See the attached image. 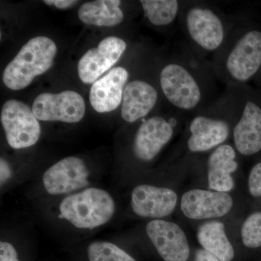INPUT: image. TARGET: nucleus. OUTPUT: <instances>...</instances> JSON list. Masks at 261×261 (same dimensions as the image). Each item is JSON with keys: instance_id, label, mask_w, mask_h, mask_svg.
Segmentation results:
<instances>
[{"instance_id": "obj_1", "label": "nucleus", "mask_w": 261, "mask_h": 261, "mask_svg": "<svg viewBox=\"0 0 261 261\" xmlns=\"http://www.w3.org/2000/svg\"><path fill=\"white\" fill-rule=\"evenodd\" d=\"M216 80L211 61L190 47L180 49L159 72L163 95L173 109L185 115L203 109L219 97Z\"/></svg>"}, {"instance_id": "obj_16", "label": "nucleus", "mask_w": 261, "mask_h": 261, "mask_svg": "<svg viewBox=\"0 0 261 261\" xmlns=\"http://www.w3.org/2000/svg\"><path fill=\"white\" fill-rule=\"evenodd\" d=\"M238 156L232 144L228 142L211 151L206 161L209 190L232 191L235 187L233 175L239 168Z\"/></svg>"}, {"instance_id": "obj_10", "label": "nucleus", "mask_w": 261, "mask_h": 261, "mask_svg": "<svg viewBox=\"0 0 261 261\" xmlns=\"http://www.w3.org/2000/svg\"><path fill=\"white\" fill-rule=\"evenodd\" d=\"M1 123L11 148H29L40 139L42 128L39 120L31 108L21 101L10 99L3 105Z\"/></svg>"}, {"instance_id": "obj_12", "label": "nucleus", "mask_w": 261, "mask_h": 261, "mask_svg": "<svg viewBox=\"0 0 261 261\" xmlns=\"http://www.w3.org/2000/svg\"><path fill=\"white\" fill-rule=\"evenodd\" d=\"M32 111L39 121L75 123L82 121L85 115V102L74 91L43 93L34 99Z\"/></svg>"}, {"instance_id": "obj_18", "label": "nucleus", "mask_w": 261, "mask_h": 261, "mask_svg": "<svg viewBox=\"0 0 261 261\" xmlns=\"http://www.w3.org/2000/svg\"><path fill=\"white\" fill-rule=\"evenodd\" d=\"M159 90L147 81L136 79L127 83L122 100L121 116L128 123L142 121L159 102Z\"/></svg>"}, {"instance_id": "obj_7", "label": "nucleus", "mask_w": 261, "mask_h": 261, "mask_svg": "<svg viewBox=\"0 0 261 261\" xmlns=\"http://www.w3.org/2000/svg\"><path fill=\"white\" fill-rule=\"evenodd\" d=\"M57 53L56 43L47 37L30 39L3 72L5 85L12 90L28 87L36 76L51 68Z\"/></svg>"}, {"instance_id": "obj_17", "label": "nucleus", "mask_w": 261, "mask_h": 261, "mask_svg": "<svg viewBox=\"0 0 261 261\" xmlns=\"http://www.w3.org/2000/svg\"><path fill=\"white\" fill-rule=\"evenodd\" d=\"M129 73L123 67H116L92 85L89 101L98 113L115 111L122 103Z\"/></svg>"}, {"instance_id": "obj_8", "label": "nucleus", "mask_w": 261, "mask_h": 261, "mask_svg": "<svg viewBox=\"0 0 261 261\" xmlns=\"http://www.w3.org/2000/svg\"><path fill=\"white\" fill-rule=\"evenodd\" d=\"M186 115L175 110L169 116L144 118L134 136L132 151L136 161L142 163L153 161L186 121Z\"/></svg>"}, {"instance_id": "obj_3", "label": "nucleus", "mask_w": 261, "mask_h": 261, "mask_svg": "<svg viewBox=\"0 0 261 261\" xmlns=\"http://www.w3.org/2000/svg\"><path fill=\"white\" fill-rule=\"evenodd\" d=\"M211 63L216 78L226 87L246 84L261 68V31L247 28L237 16Z\"/></svg>"}, {"instance_id": "obj_19", "label": "nucleus", "mask_w": 261, "mask_h": 261, "mask_svg": "<svg viewBox=\"0 0 261 261\" xmlns=\"http://www.w3.org/2000/svg\"><path fill=\"white\" fill-rule=\"evenodd\" d=\"M197 239L202 249L221 261H231L234 257L233 245L228 240L224 223L218 220L206 221L199 226Z\"/></svg>"}, {"instance_id": "obj_4", "label": "nucleus", "mask_w": 261, "mask_h": 261, "mask_svg": "<svg viewBox=\"0 0 261 261\" xmlns=\"http://www.w3.org/2000/svg\"><path fill=\"white\" fill-rule=\"evenodd\" d=\"M239 115L238 99L233 87H226L224 93L207 107L186 120L185 147L189 153L210 152L227 143Z\"/></svg>"}, {"instance_id": "obj_21", "label": "nucleus", "mask_w": 261, "mask_h": 261, "mask_svg": "<svg viewBox=\"0 0 261 261\" xmlns=\"http://www.w3.org/2000/svg\"><path fill=\"white\" fill-rule=\"evenodd\" d=\"M144 14L155 27H168L178 21L183 2L177 0H141Z\"/></svg>"}, {"instance_id": "obj_9", "label": "nucleus", "mask_w": 261, "mask_h": 261, "mask_svg": "<svg viewBox=\"0 0 261 261\" xmlns=\"http://www.w3.org/2000/svg\"><path fill=\"white\" fill-rule=\"evenodd\" d=\"M238 99L239 115L232 130V145L238 154L250 157L261 151V106L246 84L231 86Z\"/></svg>"}, {"instance_id": "obj_26", "label": "nucleus", "mask_w": 261, "mask_h": 261, "mask_svg": "<svg viewBox=\"0 0 261 261\" xmlns=\"http://www.w3.org/2000/svg\"><path fill=\"white\" fill-rule=\"evenodd\" d=\"M78 3L73 0H44V3L48 5H53L59 9H67Z\"/></svg>"}, {"instance_id": "obj_5", "label": "nucleus", "mask_w": 261, "mask_h": 261, "mask_svg": "<svg viewBox=\"0 0 261 261\" xmlns=\"http://www.w3.org/2000/svg\"><path fill=\"white\" fill-rule=\"evenodd\" d=\"M236 18L209 3L183 2L178 22L189 47L205 58L222 47Z\"/></svg>"}, {"instance_id": "obj_28", "label": "nucleus", "mask_w": 261, "mask_h": 261, "mask_svg": "<svg viewBox=\"0 0 261 261\" xmlns=\"http://www.w3.org/2000/svg\"><path fill=\"white\" fill-rule=\"evenodd\" d=\"M260 71H261V68H260V70H259V72H260Z\"/></svg>"}, {"instance_id": "obj_22", "label": "nucleus", "mask_w": 261, "mask_h": 261, "mask_svg": "<svg viewBox=\"0 0 261 261\" xmlns=\"http://www.w3.org/2000/svg\"><path fill=\"white\" fill-rule=\"evenodd\" d=\"M88 261H136L130 254L112 242L94 240L87 244Z\"/></svg>"}, {"instance_id": "obj_24", "label": "nucleus", "mask_w": 261, "mask_h": 261, "mask_svg": "<svg viewBox=\"0 0 261 261\" xmlns=\"http://www.w3.org/2000/svg\"><path fill=\"white\" fill-rule=\"evenodd\" d=\"M15 239V231H14ZM13 231H2L0 240V261H21L16 242L15 241Z\"/></svg>"}, {"instance_id": "obj_27", "label": "nucleus", "mask_w": 261, "mask_h": 261, "mask_svg": "<svg viewBox=\"0 0 261 261\" xmlns=\"http://www.w3.org/2000/svg\"><path fill=\"white\" fill-rule=\"evenodd\" d=\"M195 261H221L204 249H199L195 252Z\"/></svg>"}, {"instance_id": "obj_2", "label": "nucleus", "mask_w": 261, "mask_h": 261, "mask_svg": "<svg viewBox=\"0 0 261 261\" xmlns=\"http://www.w3.org/2000/svg\"><path fill=\"white\" fill-rule=\"evenodd\" d=\"M42 204L46 207L45 216L51 223L79 234L107 226L118 211L113 194L98 185L60 198L43 201Z\"/></svg>"}, {"instance_id": "obj_14", "label": "nucleus", "mask_w": 261, "mask_h": 261, "mask_svg": "<svg viewBox=\"0 0 261 261\" xmlns=\"http://www.w3.org/2000/svg\"><path fill=\"white\" fill-rule=\"evenodd\" d=\"M233 200L228 192L192 189L182 195L180 209L187 219L215 220L224 217L232 210Z\"/></svg>"}, {"instance_id": "obj_15", "label": "nucleus", "mask_w": 261, "mask_h": 261, "mask_svg": "<svg viewBox=\"0 0 261 261\" xmlns=\"http://www.w3.org/2000/svg\"><path fill=\"white\" fill-rule=\"evenodd\" d=\"M126 42L119 37H109L99 42L97 47L89 49L78 63V73L84 84H94L119 61L126 51Z\"/></svg>"}, {"instance_id": "obj_20", "label": "nucleus", "mask_w": 261, "mask_h": 261, "mask_svg": "<svg viewBox=\"0 0 261 261\" xmlns=\"http://www.w3.org/2000/svg\"><path fill=\"white\" fill-rule=\"evenodd\" d=\"M119 0H97L84 3L79 10L81 21L97 27H113L121 23L124 14Z\"/></svg>"}, {"instance_id": "obj_6", "label": "nucleus", "mask_w": 261, "mask_h": 261, "mask_svg": "<svg viewBox=\"0 0 261 261\" xmlns=\"http://www.w3.org/2000/svg\"><path fill=\"white\" fill-rule=\"evenodd\" d=\"M99 177L87 161L68 156L51 165L43 172L37 184V197L47 201L97 186Z\"/></svg>"}, {"instance_id": "obj_13", "label": "nucleus", "mask_w": 261, "mask_h": 261, "mask_svg": "<svg viewBox=\"0 0 261 261\" xmlns=\"http://www.w3.org/2000/svg\"><path fill=\"white\" fill-rule=\"evenodd\" d=\"M146 237L165 261H187L190 247L179 225L166 219L149 220L145 225Z\"/></svg>"}, {"instance_id": "obj_25", "label": "nucleus", "mask_w": 261, "mask_h": 261, "mask_svg": "<svg viewBox=\"0 0 261 261\" xmlns=\"http://www.w3.org/2000/svg\"><path fill=\"white\" fill-rule=\"evenodd\" d=\"M249 192L254 197H261V162L254 165L248 176Z\"/></svg>"}, {"instance_id": "obj_23", "label": "nucleus", "mask_w": 261, "mask_h": 261, "mask_svg": "<svg viewBox=\"0 0 261 261\" xmlns=\"http://www.w3.org/2000/svg\"><path fill=\"white\" fill-rule=\"evenodd\" d=\"M243 245L248 248L261 247V211L249 215L240 229Z\"/></svg>"}, {"instance_id": "obj_11", "label": "nucleus", "mask_w": 261, "mask_h": 261, "mask_svg": "<svg viewBox=\"0 0 261 261\" xmlns=\"http://www.w3.org/2000/svg\"><path fill=\"white\" fill-rule=\"evenodd\" d=\"M177 203V193L169 187L142 183L136 185L130 193L132 214L149 221L168 217L174 212Z\"/></svg>"}]
</instances>
